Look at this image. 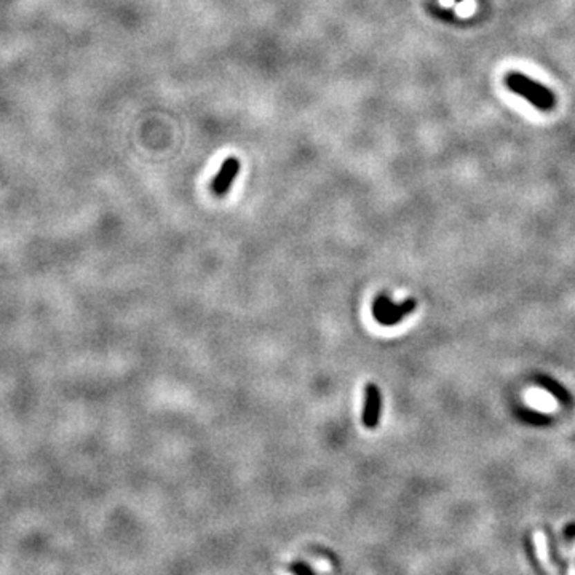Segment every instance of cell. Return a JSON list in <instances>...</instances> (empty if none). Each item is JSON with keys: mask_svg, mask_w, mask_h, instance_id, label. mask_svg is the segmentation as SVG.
I'll return each mask as SVG.
<instances>
[{"mask_svg": "<svg viewBox=\"0 0 575 575\" xmlns=\"http://www.w3.org/2000/svg\"><path fill=\"white\" fill-rule=\"evenodd\" d=\"M505 84L513 93L526 97L537 109L550 111L554 107V101L556 100H554L552 91L543 85L537 84V82L531 80L527 75H522L520 72H511V74L507 75Z\"/></svg>", "mask_w": 575, "mask_h": 575, "instance_id": "obj_1", "label": "cell"}, {"mask_svg": "<svg viewBox=\"0 0 575 575\" xmlns=\"http://www.w3.org/2000/svg\"><path fill=\"white\" fill-rule=\"evenodd\" d=\"M382 414V392L376 384L369 382L366 385V395H364V409H363V425L368 430H374L381 422Z\"/></svg>", "mask_w": 575, "mask_h": 575, "instance_id": "obj_2", "label": "cell"}, {"mask_svg": "<svg viewBox=\"0 0 575 575\" xmlns=\"http://www.w3.org/2000/svg\"><path fill=\"white\" fill-rule=\"evenodd\" d=\"M238 171H240V162L237 160V158H234V157L227 158V160L223 163L218 176H216L213 181L214 195H218V197H224V195L229 192V189L232 187Z\"/></svg>", "mask_w": 575, "mask_h": 575, "instance_id": "obj_3", "label": "cell"}, {"mask_svg": "<svg viewBox=\"0 0 575 575\" xmlns=\"http://www.w3.org/2000/svg\"><path fill=\"white\" fill-rule=\"evenodd\" d=\"M415 309H417V301L415 299H408L404 301L403 304H395L392 309H390L385 315H382L379 320H376L379 325L382 326H395L398 323H402L404 318L411 315Z\"/></svg>", "mask_w": 575, "mask_h": 575, "instance_id": "obj_4", "label": "cell"}, {"mask_svg": "<svg viewBox=\"0 0 575 575\" xmlns=\"http://www.w3.org/2000/svg\"><path fill=\"white\" fill-rule=\"evenodd\" d=\"M543 532H545V537H547V545H548V556H550V561L554 564L559 569V572L566 574L567 569H569V564H567V559H564L561 556V553H559V545H558V538L554 536L553 529L550 526H543Z\"/></svg>", "mask_w": 575, "mask_h": 575, "instance_id": "obj_5", "label": "cell"}, {"mask_svg": "<svg viewBox=\"0 0 575 575\" xmlns=\"http://www.w3.org/2000/svg\"><path fill=\"white\" fill-rule=\"evenodd\" d=\"M537 384L540 385V387L545 388V390H548V392H550V393H553L554 397H556L559 399V402H563V403H569V402H571V398H569L567 390L564 388V387H561V385H559L556 381H553V379H548V377L540 376V377H537Z\"/></svg>", "mask_w": 575, "mask_h": 575, "instance_id": "obj_6", "label": "cell"}, {"mask_svg": "<svg viewBox=\"0 0 575 575\" xmlns=\"http://www.w3.org/2000/svg\"><path fill=\"white\" fill-rule=\"evenodd\" d=\"M525 550H526V554H527V558H529V563L532 564L534 571H537V572H540V574L545 572V571H543V567L540 566V561H538V558H537V554H536V545H534L532 536H531V532H529V531L525 534Z\"/></svg>", "mask_w": 575, "mask_h": 575, "instance_id": "obj_7", "label": "cell"}, {"mask_svg": "<svg viewBox=\"0 0 575 575\" xmlns=\"http://www.w3.org/2000/svg\"><path fill=\"white\" fill-rule=\"evenodd\" d=\"M395 305V302L390 299L387 294H381L376 297V301H374L373 304V315H374V320H379L382 315H385L392 307Z\"/></svg>", "mask_w": 575, "mask_h": 575, "instance_id": "obj_8", "label": "cell"}, {"mask_svg": "<svg viewBox=\"0 0 575 575\" xmlns=\"http://www.w3.org/2000/svg\"><path fill=\"white\" fill-rule=\"evenodd\" d=\"M518 415L522 420H526L529 424H536V425H545L550 422V419L547 417V415L543 414H538V413H532V411H518Z\"/></svg>", "mask_w": 575, "mask_h": 575, "instance_id": "obj_9", "label": "cell"}, {"mask_svg": "<svg viewBox=\"0 0 575 575\" xmlns=\"http://www.w3.org/2000/svg\"><path fill=\"white\" fill-rule=\"evenodd\" d=\"M290 571L294 572V574H299V575H302V574H313V572H315L309 566V564H305V563H302V561H297L294 564H291Z\"/></svg>", "mask_w": 575, "mask_h": 575, "instance_id": "obj_10", "label": "cell"}, {"mask_svg": "<svg viewBox=\"0 0 575 575\" xmlns=\"http://www.w3.org/2000/svg\"><path fill=\"white\" fill-rule=\"evenodd\" d=\"M563 536H564V540L569 543L575 540V522H571V525H567L566 527H564Z\"/></svg>", "mask_w": 575, "mask_h": 575, "instance_id": "obj_11", "label": "cell"}]
</instances>
